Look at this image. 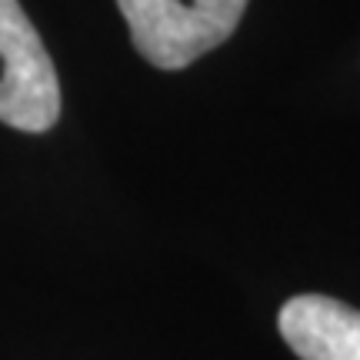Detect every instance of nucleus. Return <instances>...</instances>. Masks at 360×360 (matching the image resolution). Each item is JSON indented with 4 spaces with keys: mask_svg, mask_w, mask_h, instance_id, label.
Instances as JSON below:
<instances>
[{
    "mask_svg": "<svg viewBox=\"0 0 360 360\" xmlns=\"http://www.w3.org/2000/svg\"><path fill=\"white\" fill-rule=\"evenodd\" d=\"M60 117V84L40 34L20 0H0V120L44 134Z\"/></svg>",
    "mask_w": 360,
    "mask_h": 360,
    "instance_id": "obj_2",
    "label": "nucleus"
},
{
    "mask_svg": "<svg viewBox=\"0 0 360 360\" xmlns=\"http://www.w3.org/2000/svg\"><path fill=\"white\" fill-rule=\"evenodd\" d=\"M147 64L184 70L231 37L247 0H117Z\"/></svg>",
    "mask_w": 360,
    "mask_h": 360,
    "instance_id": "obj_1",
    "label": "nucleus"
},
{
    "mask_svg": "<svg viewBox=\"0 0 360 360\" xmlns=\"http://www.w3.org/2000/svg\"><path fill=\"white\" fill-rule=\"evenodd\" d=\"M277 327L300 360H360V310L344 300L290 297L277 314Z\"/></svg>",
    "mask_w": 360,
    "mask_h": 360,
    "instance_id": "obj_3",
    "label": "nucleus"
}]
</instances>
